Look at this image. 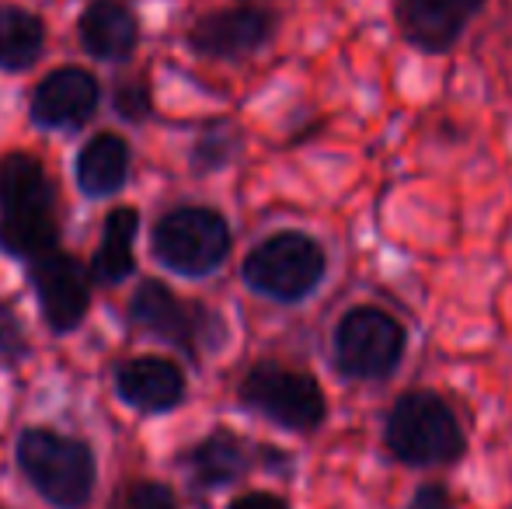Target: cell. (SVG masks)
Instances as JSON below:
<instances>
[{"label": "cell", "mask_w": 512, "mask_h": 509, "mask_svg": "<svg viewBox=\"0 0 512 509\" xmlns=\"http://www.w3.org/2000/svg\"><path fill=\"white\" fill-rule=\"evenodd\" d=\"M46 53V21L18 4H0V70L25 74Z\"/></svg>", "instance_id": "obj_18"}, {"label": "cell", "mask_w": 512, "mask_h": 509, "mask_svg": "<svg viewBox=\"0 0 512 509\" xmlns=\"http://www.w3.org/2000/svg\"><path fill=\"white\" fill-rule=\"evenodd\" d=\"M150 248L164 269L185 279H203L223 269L230 248H234V234H230V224L220 210L189 203L175 206L157 220L154 234H150Z\"/></svg>", "instance_id": "obj_8"}, {"label": "cell", "mask_w": 512, "mask_h": 509, "mask_svg": "<svg viewBox=\"0 0 512 509\" xmlns=\"http://www.w3.org/2000/svg\"><path fill=\"white\" fill-rule=\"evenodd\" d=\"M485 0H394L401 39L425 56H446L467 35Z\"/></svg>", "instance_id": "obj_12"}, {"label": "cell", "mask_w": 512, "mask_h": 509, "mask_svg": "<svg viewBox=\"0 0 512 509\" xmlns=\"http://www.w3.org/2000/svg\"><path fill=\"white\" fill-rule=\"evenodd\" d=\"M28 279L39 297L42 318L56 335L77 332L84 325L91 311V276L81 258L53 248L28 262Z\"/></svg>", "instance_id": "obj_10"}, {"label": "cell", "mask_w": 512, "mask_h": 509, "mask_svg": "<svg viewBox=\"0 0 512 509\" xmlns=\"http://www.w3.org/2000/svg\"><path fill=\"white\" fill-rule=\"evenodd\" d=\"M136 234H140V213H136L133 206H115V210H108V217L102 224V245H98L95 258H91V272H88L95 283L115 286L133 276Z\"/></svg>", "instance_id": "obj_17"}, {"label": "cell", "mask_w": 512, "mask_h": 509, "mask_svg": "<svg viewBox=\"0 0 512 509\" xmlns=\"http://www.w3.org/2000/svg\"><path fill=\"white\" fill-rule=\"evenodd\" d=\"M251 461H255V457H251L248 443L237 433H230V429H213V433L203 436V440L185 454V468H189L192 485L203 492L237 485L248 475Z\"/></svg>", "instance_id": "obj_15"}, {"label": "cell", "mask_w": 512, "mask_h": 509, "mask_svg": "<svg viewBox=\"0 0 512 509\" xmlns=\"http://www.w3.org/2000/svg\"><path fill=\"white\" fill-rule=\"evenodd\" d=\"M60 248L56 189L46 164L25 150L0 157V252L21 262Z\"/></svg>", "instance_id": "obj_1"}, {"label": "cell", "mask_w": 512, "mask_h": 509, "mask_svg": "<svg viewBox=\"0 0 512 509\" xmlns=\"http://www.w3.org/2000/svg\"><path fill=\"white\" fill-rule=\"evenodd\" d=\"M405 509H457V499L443 482H422L408 496Z\"/></svg>", "instance_id": "obj_23"}, {"label": "cell", "mask_w": 512, "mask_h": 509, "mask_svg": "<svg viewBox=\"0 0 512 509\" xmlns=\"http://www.w3.org/2000/svg\"><path fill=\"white\" fill-rule=\"evenodd\" d=\"M77 39L102 63H126L140 46V21L122 0H91L77 18Z\"/></svg>", "instance_id": "obj_14"}, {"label": "cell", "mask_w": 512, "mask_h": 509, "mask_svg": "<svg viewBox=\"0 0 512 509\" xmlns=\"http://www.w3.org/2000/svg\"><path fill=\"white\" fill-rule=\"evenodd\" d=\"M102 105V84L84 67H60L35 84L28 98V119L49 133H70L91 123Z\"/></svg>", "instance_id": "obj_11"}, {"label": "cell", "mask_w": 512, "mask_h": 509, "mask_svg": "<svg viewBox=\"0 0 512 509\" xmlns=\"http://www.w3.org/2000/svg\"><path fill=\"white\" fill-rule=\"evenodd\" d=\"M0 356H7V360H25L28 356L25 325H21L18 311L11 304H0Z\"/></svg>", "instance_id": "obj_21"}, {"label": "cell", "mask_w": 512, "mask_h": 509, "mask_svg": "<svg viewBox=\"0 0 512 509\" xmlns=\"http://www.w3.org/2000/svg\"><path fill=\"white\" fill-rule=\"evenodd\" d=\"M129 143L119 133H95L81 150H77L74 178L77 189L88 199H112L115 192H122L129 178Z\"/></svg>", "instance_id": "obj_16"}, {"label": "cell", "mask_w": 512, "mask_h": 509, "mask_svg": "<svg viewBox=\"0 0 512 509\" xmlns=\"http://www.w3.org/2000/svg\"><path fill=\"white\" fill-rule=\"evenodd\" d=\"M126 509H178V496L164 482H136L126 492Z\"/></svg>", "instance_id": "obj_22"}, {"label": "cell", "mask_w": 512, "mask_h": 509, "mask_svg": "<svg viewBox=\"0 0 512 509\" xmlns=\"http://www.w3.org/2000/svg\"><path fill=\"white\" fill-rule=\"evenodd\" d=\"M255 454H258V464L269 468V471H276V475H290L293 471V454H286V450L262 443V447H255Z\"/></svg>", "instance_id": "obj_25"}, {"label": "cell", "mask_w": 512, "mask_h": 509, "mask_svg": "<svg viewBox=\"0 0 512 509\" xmlns=\"http://www.w3.org/2000/svg\"><path fill=\"white\" fill-rule=\"evenodd\" d=\"M227 509H290L283 496H276V492H241V496H234L227 503Z\"/></svg>", "instance_id": "obj_24"}, {"label": "cell", "mask_w": 512, "mask_h": 509, "mask_svg": "<svg viewBox=\"0 0 512 509\" xmlns=\"http://www.w3.org/2000/svg\"><path fill=\"white\" fill-rule=\"evenodd\" d=\"M112 109L119 112L126 123H143L154 112V98H150V81L143 74L122 77L112 88Z\"/></svg>", "instance_id": "obj_20"}, {"label": "cell", "mask_w": 512, "mask_h": 509, "mask_svg": "<svg viewBox=\"0 0 512 509\" xmlns=\"http://www.w3.org/2000/svg\"><path fill=\"white\" fill-rule=\"evenodd\" d=\"M115 394L122 405L136 408L143 415L175 412L189 394L182 367L164 356H136L115 370Z\"/></svg>", "instance_id": "obj_13"}, {"label": "cell", "mask_w": 512, "mask_h": 509, "mask_svg": "<svg viewBox=\"0 0 512 509\" xmlns=\"http://www.w3.org/2000/svg\"><path fill=\"white\" fill-rule=\"evenodd\" d=\"M21 475L53 509H84L95 496L98 461L95 450L77 436H63L46 426L21 429L18 447Z\"/></svg>", "instance_id": "obj_3"}, {"label": "cell", "mask_w": 512, "mask_h": 509, "mask_svg": "<svg viewBox=\"0 0 512 509\" xmlns=\"http://www.w3.org/2000/svg\"><path fill=\"white\" fill-rule=\"evenodd\" d=\"M237 401L272 426L300 436L317 433L328 419V394L321 381L307 370L276 360H258L255 367H248L237 384Z\"/></svg>", "instance_id": "obj_6"}, {"label": "cell", "mask_w": 512, "mask_h": 509, "mask_svg": "<svg viewBox=\"0 0 512 509\" xmlns=\"http://www.w3.org/2000/svg\"><path fill=\"white\" fill-rule=\"evenodd\" d=\"M237 150H241V133H237V126L227 123V119H216V123H209L203 133H199V140L192 143V171H196V175H216V171H223L234 161Z\"/></svg>", "instance_id": "obj_19"}, {"label": "cell", "mask_w": 512, "mask_h": 509, "mask_svg": "<svg viewBox=\"0 0 512 509\" xmlns=\"http://www.w3.org/2000/svg\"><path fill=\"white\" fill-rule=\"evenodd\" d=\"M384 447L405 468H453L467 457V433L443 394L411 387L387 408Z\"/></svg>", "instance_id": "obj_2"}, {"label": "cell", "mask_w": 512, "mask_h": 509, "mask_svg": "<svg viewBox=\"0 0 512 509\" xmlns=\"http://www.w3.org/2000/svg\"><path fill=\"white\" fill-rule=\"evenodd\" d=\"M328 276V252L307 231H276L258 241L241 262V279L255 297L272 304H304Z\"/></svg>", "instance_id": "obj_4"}, {"label": "cell", "mask_w": 512, "mask_h": 509, "mask_svg": "<svg viewBox=\"0 0 512 509\" xmlns=\"http://www.w3.org/2000/svg\"><path fill=\"white\" fill-rule=\"evenodd\" d=\"M408 353V328L377 304H356L331 332V363L356 384L391 381Z\"/></svg>", "instance_id": "obj_5"}, {"label": "cell", "mask_w": 512, "mask_h": 509, "mask_svg": "<svg viewBox=\"0 0 512 509\" xmlns=\"http://www.w3.org/2000/svg\"><path fill=\"white\" fill-rule=\"evenodd\" d=\"M279 18L269 7L258 4H237L223 7V11H209L203 18L192 21L189 28V49L203 60H248V56L262 53L272 39H276Z\"/></svg>", "instance_id": "obj_9"}, {"label": "cell", "mask_w": 512, "mask_h": 509, "mask_svg": "<svg viewBox=\"0 0 512 509\" xmlns=\"http://www.w3.org/2000/svg\"><path fill=\"white\" fill-rule=\"evenodd\" d=\"M129 321L154 339L182 349L189 360H203L230 339V328L213 307L199 300H182L161 279H143L129 297Z\"/></svg>", "instance_id": "obj_7"}]
</instances>
